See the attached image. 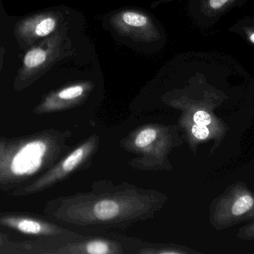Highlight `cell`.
<instances>
[{"label": "cell", "mask_w": 254, "mask_h": 254, "mask_svg": "<svg viewBox=\"0 0 254 254\" xmlns=\"http://www.w3.org/2000/svg\"><path fill=\"white\" fill-rule=\"evenodd\" d=\"M95 217L101 220H110L117 217L122 212V207L116 201L104 200L98 202L93 208Z\"/></svg>", "instance_id": "cell-5"}, {"label": "cell", "mask_w": 254, "mask_h": 254, "mask_svg": "<svg viewBox=\"0 0 254 254\" xmlns=\"http://www.w3.org/2000/svg\"><path fill=\"white\" fill-rule=\"evenodd\" d=\"M192 133L194 137L198 140H205L210 134L208 128L205 125H199L195 124L192 128Z\"/></svg>", "instance_id": "cell-12"}, {"label": "cell", "mask_w": 254, "mask_h": 254, "mask_svg": "<svg viewBox=\"0 0 254 254\" xmlns=\"http://www.w3.org/2000/svg\"><path fill=\"white\" fill-rule=\"evenodd\" d=\"M57 43L56 38L51 37L27 50L13 83L15 90H24L39 79L55 58Z\"/></svg>", "instance_id": "cell-2"}, {"label": "cell", "mask_w": 254, "mask_h": 254, "mask_svg": "<svg viewBox=\"0 0 254 254\" xmlns=\"http://www.w3.org/2000/svg\"><path fill=\"white\" fill-rule=\"evenodd\" d=\"M16 242L10 241L5 234L0 232V254H16Z\"/></svg>", "instance_id": "cell-10"}, {"label": "cell", "mask_w": 254, "mask_h": 254, "mask_svg": "<svg viewBox=\"0 0 254 254\" xmlns=\"http://www.w3.org/2000/svg\"><path fill=\"white\" fill-rule=\"evenodd\" d=\"M193 120L195 124L199 125H207L211 123V116L204 110H198L194 114Z\"/></svg>", "instance_id": "cell-11"}, {"label": "cell", "mask_w": 254, "mask_h": 254, "mask_svg": "<svg viewBox=\"0 0 254 254\" xmlns=\"http://www.w3.org/2000/svg\"><path fill=\"white\" fill-rule=\"evenodd\" d=\"M111 246L105 240H95L86 243L84 253L92 254H105L113 253Z\"/></svg>", "instance_id": "cell-8"}, {"label": "cell", "mask_w": 254, "mask_h": 254, "mask_svg": "<svg viewBox=\"0 0 254 254\" xmlns=\"http://www.w3.org/2000/svg\"><path fill=\"white\" fill-rule=\"evenodd\" d=\"M250 40L252 43H254V34H252V35H251Z\"/></svg>", "instance_id": "cell-15"}, {"label": "cell", "mask_w": 254, "mask_h": 254, "mask_svg": "<svg viewBox=\"0 0 254 254\" xmlns=\"http://www.w3.org/2000/svg\"><path fill=\"white\" fill-rule=\"evenodd\" d=\"M3 55H4V48L1 47L0 49V70H1V67H2Z\"/></svg>", "instance_id": "cell-14"}, {"label": "cell", "mask_w": 254, "mask_h": 254, "mask_svg": "<svg viewBox=\"0 0 254 254\" xmlns=\"http://www.w3.org/2000/svg\"><path fill=\"white\" fill-rule=\"evenodd\" d=\"M122 20L125 25L132 28H142L147 25L149 22L145 15L134 11L125 12L122 15Z\"/></svg>", "instance_id": "cell-7"}, {"label": "cell", "mask_w": 254, "mask_h": 254, "mask_svg": "<svg viewBox=\"0 0 254 254\" xmlns=\"http://www.w3.org/2000/svg\"><path fill=\"white\" fill-rule=\"evenodd\" d=\"M229 0H210L209 4L213 9H219L223 7Z\"/></svg>", "instance_id": "cell-13"}, {"label": "cell", "mask_w": 254, "mask_h": 254, "mask_svg": "<svg viewBox=\"0 0 254 254\" xmlns=\"http://www.w3.org/2000/svg\"><path fill=\"white\" fill-rule=\"evenodd\" d=\"M254 206V198L251 195L244 194L239 196L230 207L232 216L239 217L249 213Z\"/></svg>", "instance_id": "cell-6"}, {"label": "cell", "mask_w": 254, "mask_h": 254, "mask_svg": "<svg viewBox=\"0 0 254 254\" xmlns=\"http://www.w3.org/2000/svg\"><path fill=\"white\" fill-rule=\"evenodd\" d=\"M0 226L36 239H59L68 234L65 230L41 218L28 213H0Z\"/></svg>", "instance_id": "cell-3"}, {"label": "cell", "mask_w": 254, "mask_h": 254, "mask_svg": "<svg viewBox=\"0 0 254 254\" xmlns=\"http://www.w3.org/2000/svg\"><path fill=\"white\" fill-rule=\"evenodd\" d=\"M58 19L51 13H37L19 20L14 35L21 48L31 47L39 39L50 35L57 28Z\"/></svg>", "instance_id": "cell-4"}, {"label": "cell", "mask_w": 254, "mask_h": 254, "mask_svg": "<svg viewBox=\"0 0 254 254\" xmlns=\"http://www.w3.org/2000/svg\"><path fill=\"white\" fill-rule=\"evenodd\" d=\"M156 137L157 132L155 129L147 128V129L143 130L136 137V146L140 149H143L150 145Z\"/></svg>", "instance_id": "cell-9"}, {"label": "cell", "mask_w": 254, "mask_h": 254, "mask_svg": "<svg viewBox=\"0 0 254 254\" xmlns=\"http://www.w3.org/2000/svg\"><path fill=\"white\" fill-rule=\"evenodd\" d=\"M63 141L62 134L54 130L12 138L0 137V191L10 195L53 167Z\"/></svg>", "instance_id": "cell-1"}]
</instances>
